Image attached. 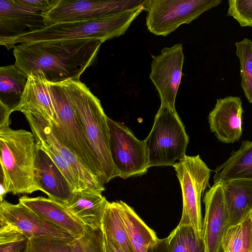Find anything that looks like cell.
I'll return each instance as SVG.
<instances>
[{
    "label": "cell",
    "mask_w": 252,
    "mask_h": 252,
    "mask_svg": "<svg viewBox=\"0 0 252 252\" xmlns=\"http://www.w3.org/2000/svg\"><path fill=\"white\" fill-rule=\"evenodd\" d=\"M110 150L118 176L124 179L146 173L148 158L145 140L138 139L126 126L108 118Z\"/></svg>",
    "instance_id": "9"
},
{
    "label": "cell",
    "mask_w": 252,
    "mask_h": 252,
    "mask_svg": "<svg viewBox=\"0 0 252 252\" xmlns=\"http://www.w3.org/2000/svg\"><path fill=\"white\" fill-rule=\"evenodd\" d=\"M11 113L6 105L0 102V127L10 125L9 116Z\"/></svg>",
    "instance_id": "35"
},
{
    "label": "cell",
    "mask_w": 252,
    "mask_h": 252,
    "mask_svg": "<svg viewBox=\"0 0 252 252\" xmlns=\"http://www.w3.org/2000/svg\"><path fill=\"white\" fill-rule=\"evenodd\" d=\"M58 118V125L51 124L65 145L76 154L101 179L97 158L92 149L63 82L48 81Z\"/></svg>",
    "instance_id": "6"
},
{
    "label": "cell",
    "mask_w": 252,
    "mask_h": 252,
    "mask_svg": "<svg viewBox=\"0 0 252 252\" xmlns=\"http://www.w3.org/2000/svg\"><path fill=\"white\" fill-rule=\"evenodd\" d=\"M0 223L23 233L30 239L52 238L73 241L76 237L40 217L20 202L13 204L5 200L0 204Z\"/></svg>",
    "instance_id": "13"
},
{
    "label": "cell",
    "mask_w": 252,
    "mask_h": 252,
    "mask_svg": "<svg viewBox=\"0 0 252 252\" xmlns=\"http://www.w3.org/2000/svg\"><path fill=\"white\" fill-rule=\"evenodd\" d=\"M73 241L52 238H31L28 252H72Z\"/></svg>",
    "instance_id": "32"
},
{
    "label": "cell",
    "mask_w": 252,
    "mask_h": 252,
    "mask_svg": "<svg viewBox=\"0 0 252 252\" xmlns=\"http://www.w3.org/2000/svg\"><path fill=\"white\" fill-rule=\"evenodd\" d=\"M35 178L41 191L48 198L64 205L69 203L73 192L68 182L50 157L37 145Z\"/></svg>",
    "instance_id": "17"
},
{
    "label": "cell",
    "mask_w": 252,
    "mask_h": 252,
    "mask_svg": "<svg viewBox=\"0 0 252 252\" xmlns=\"http://www.w3.org/2000/svg\"><path fill=\"white\" fill-rule=\"evenodd\" d=\"M189 137L176 109L160 106L152 130L145 140L148 168L173 166L186 156Z\"/></svg>",
    "instance_id": "5"
},
{
    "label": "cell",
    "mask_w": 252,
    "mask_h": 252,
    "mask_svg": "<svg viewBox=\"0 0 252 252\" xmlns=\"http://www.w3.org/2000/svg\"><path fill=\"white\" fill-rule=\"evenodd\" d=\"M108 202L101 194L82 190L73 192L70 201L65 206L83 224L95 229L101 228Z\"/></svg>",
    "instance_id": "21"
},
{
    "label": "cell",
    "mask_w": 252,
    "mask_h": 252,
    "mask_svg": "<svg viewBox=\"0 0 252 252\" xmlns=\"http://www.w3.org/2000/svg\"><path fill=\"white\" fill-rule=\"evenodd\" d=\"M230 226L249 217L252 211V181L235 180L221 182Z\"/></svg>",
    "instance_id": "20"
},
{
    "label": "cell",
    "mask_w": 252,
    "mask_h": 252,
    "mask_svg": "<svg viewBox=\"0 0 252 252\" xmlns=\"http://www.w3.org/2000/svg\"><path fill=\"white\" fill-rule=\"evenodd\" d=\"M72 252H106L102 228L94 229L85 225L84 234L72 242Z\"/></svg>",
    "instance_id": "29"
},
{
    "label": "cell",
    "mask_w": 252,
    "mask_h": 252,
    "mask_svg": "<svg viewBox=\"0 0 252 252\" xmlns=\"http://www.w3.org/2000/svg\"><path fill=\"white\" fill-rule=\"evenodd\" d=\"M173 167L182 189L183 211L178 225H189L197 236L202 238L201 197L209 187L211 170L199 155L185 156Z\"/></svg>",
    "instance_id": "7"
},
{
    "label": "cell",
    "mask_w": 252,
    "mask_h": 252,
    "mask_svg": "<svg viewBox=\"0 0 252 252\" xmlns=\"http://www.w3.org/2000/svg\"><path fill=\"white\" fill-rule=\"evenodd\" d=\"M145 9V4L99 19L58 23L17 37L0 41L9 50L17 44L39 41L95 38L103 42L124 34Z\"/></svg>",
    "instance_id": "3"
},
{
    "label": "cell",
    "mask_w": 252,
    "mask_h": 252,
    "mask_svg": "<svg viewBox=\"0 0 252 252\" xmlns=\"http://www.w3.org/2000/svg\"><path fill=\"white\" fill-rule=\"evenodd\" d=\"M30 241L23 233L0 223V252H28Z\"/></svg>",
    "instance_id": "30"
},
{
    "label": "cell",
    "mask_w": 252,
    "mask_h": 252,
    "mask_svg": "<svg viewBox=\"0 0 252 252\" xmlns=\"http://www.w3.org/2000/svg\"><path fill=\"white\" fill-rule=\"evenodd\" d=\"M8 193L5 178L1 173L0 174V201L4 200L6 194Z\"/></svg>",
    "instance_id": "37"
},
{
    "label": "cell",
    "mask_w": 252,
    "mask_h": 252,
    "mask_svg": "<svg viewBox=\"0 0 252 252\" xmlns=\"http://www.w3.org/2000/svg\"><path fill=\"white\" fill-rule=\"evenodd\" d=\"M21 112L25 116L34 138L51 145L69 164L83 191L101 194L105 188L100 179L65 145L53 126L42 117L29 110Z\"/></svg>",
    "instance_id": "11"
},
{
    "label": "cell",
    "mask_w": 252,
    "mask_h": 252,
    "mask_svg": "<svg viewBox=\"0 0 252 252\" xmlns=\"http://www.w3.org/2000/svg\"><path fill=\"white\" fill-rule=\"evenodd\" d=\"M184 60L183 45L164 47L153 57L149 77L158 92L162 106L175 109V102L182 76Z\"/></svg>",
    "instance_id": "12"
},
{
    "label": "cell",
    "mask_w": 252,
    "mask_h": 252,
    "mask_svg": "<svg viewBox=\"0 0 252 252\" xmlns=\"http://www.w3.org/2000/svg\"><path fill=\"white\" fill-rule=\"evenodd\" d=\"M214 182L235 180L252 181V141H243L239 149L214 170Z\"/></svg>",
    "instance_id": "22"
},
{
    "label": "cell",
    "mask_w": 252,
    "mask_h": 252,
    "mask_svg": "<svg viewBox=\"0 0 252 252\" xmlns=\"http://www.w3.org/2000/svg\"><path fill=\"white\" fill-rule=\"evenodd\" d=\"M227 15L242 27H252V0H229Z\"/></svg>",
    "instance_id": "33"
},
{
    "label": "cell",
    "mask_w": 252,
    "mask_h": 252,
    "mask_svg": "<svg viewBox=\"0 0 252 252\" xmlns=\"http://www.w3.org/2000/svg\"><path fill=\"white\" fill-rule=\"evenodd\" d=\"M29 110L40 115L49 123L58 125V118L49 91L48 81L40 75L27 78L20 103L16 111Z\"/></svg>",
    "instance_id": "19"
},
{
    "label": "cell",
    "mask_w": 252,
    "mask_h": 252,
    "mask_svg": "<svg viewBox=\"0 0 252 252\" xmlns=\"http://www.w3.org/2000/svg\"><path fill=\"white\" fill-rule=\"evenodd\" d=\"M101 228L103 232L109 235L124 252H133L117 201L108 202Z\"/></svg>",
    "instance_id": "25"
},
{
    "label": "cell",
    "mask_w": 252,
    "mask_h": 252,
    "mask_svg": "<svg viewBox=\"0 0 252 252\" xmlns=\"http://www.w3.org/2000/svg\"><path fill=\"white\" fill-rule=\"evenodd\" d=\"M133 252H147L158 238L133 209L122 200L117 201Z\"/></svg>",
    "instance_id": "23"
},
{
    "label": "cell",
    "mask_w": 252,
    "mask_h": 252,
    "mask_svg": "<svg viewBox=\"0 0 252 252\" xmlns=\"http://www.w3.org/2000/svg\"><path fill=\"white\" fill-rule=\"evenodd\" d=\"M36 148L32 132L14 130L9 125L0 127V173L8 193L17 195L41 191L35 178Z\"/></svg>",
    "instance_id": "4"
},
{
    "label": "cell",
    "mask_w": 252,
    "mask_h": 252,
    "mask_svg": "<svg viewBox=\"0 0 252 252\" xmlns=\"http://www.w3.org/2000/svg\"><path fill=\"white\" fill-rule=\"evenodd\" d=\"M221 0H147L146 24L156 35L165 36L184 24H189Z\"/></svg>",
    "instance_id": "8"
},
{
    "label": "cell",
    "mask_w": 252,
    "mask_h": 252,
    "mask_svg": "<svg viewBox=\"0 0 252 252\" xmlns=\"http://www.w3.org/2000/svg\"><path fill=\"white\" fill-rule=\"evenodd\" d=\"M243 113L240 97L228 96L217 99L208 117L211 131L222 143L229 144L238 141L242 133Z\"/></svg>",
    "instance_id": "16"
},
{
    "label": "cell",
    "mask_w": 252,
    "mask_h": 252,
    "mask_svg": "<svg viewBox=\"0 0 252 252\" xmlns=\"http://www.w3.org/2000/svg\"><path fill=\"white\" fill-rule=\"evenodd\" d=\"M27 78L14 64L0 67V102L11 111L19 105Z\"/></svg>",
    "instance_id": "24"
},
{
    "label": "cell",
    "mask_w": 252,
    "mask_h": 252,
    "mask_svg": "<svg viewBox=\"0 0 252 252\" xmlns=\"http://www.w3.org/2000/svg\"><path fill=\"white\" fill-rule=\"evenodd\" d=\"M203 201L205 212L202 238L205 252H221L223 238L230 227L222 183H214L205 192Z\"/></svg>",
    "instance_id": "14"
},
{
    "label": "cell",
    "mask_w": 252,
    "mask_h": 252,
    "mask_svg": "<svg viewBox=\"0 0 252 252\" xmlns=\"http://www.w3.org/2000/svg\"><path fill=\"white\" fill-rule=\"evenodd\" d=\"M146 0H58L42 13L46 26L63 22L99 19L145 4Z\"/></svg>",
    "instance_id": "10"
},
{
    "label": "cell",
    "mask_w": 252,
    "mask_h": 252,
    "mask_svg": "<svg viewBox=\"0 0 252 252\" xmlns=\"http://www.w3.org/2000/svg\"><path fill=\"white\" fill-rule=\"evenodd\" d=\"M147 252H171L167 238L158 239L154 243L151 244Z\"/></svg>",
    "instance_id": "34"
},
{
    "label": "cell",
    "mask_w": 252,
    "mask_h": 252,
    "mask_svg": "<svg viewBox=\"0 0 252 252\" xmlns=\"http://www.w3.org/2000/svg\"><path fill=\"white\" fill-rule=\"evenodd\" d=\"M74 110L98 162L104 185L118 177L110 150L108 117L99 99L80 80L63 82Z\"/></svg>",
    "instance_id": "2"
},
{
    "label": "cell",
    "mask_w": 252,
    "mask_h": 252,
    "mask_svg": "<svg viewBox=\"0 0 252 252\" xmlns=\"http://www.w3.org/2000/svg\"><path fill=\"white\" fill-rule=\"evenodd\" d=\"M37 146L51 158L68 182L72 192L82 191L80 183L67 161L51 145L35 139Z\"/></svg>",
    "instance_id": "31"
},
{
    "label": "cell",
    "mask_w": 252,
    "mask_h": 252,
    "mask_svg": "<svg viewBox=\"0 0 252 252\" xmlns=\"http://www.w3.org/2000/svg\"><path fill=\"white\" fill-rule=\"evenodd\" d=\"M167 238L171 252H205L203 238L189 225H178Z\"/></svg>",
    "instance_id": "27"
},
{
    "label": "cell",
    "mask_w": 252,
    "mask_h": 252,
    "mask_svg": "<svg viewBox=\"0 0 252 252\" xmlns=\"http://www.w3.org/2000/svg\"><path fill=\"white\" fill-rule=\"evenodd\" d=\"M235 45L240 62L241 85L246 97L252 103V41L244 38Z\"/></svg>",
    "instance_id": "28"
},
{
    "label": "cell",
    "mask_w": 252,
    "mask_h": 252,
    "mask_svg": "<svg viewBox=\"0 0 252 252\" xmlns=\"http://www.w3.org/2000/svg\"><path fill=\"white\" fill-rule=\"evenodd\" d=\"M104 235L106 252H124L109 235L104 233Z\"/></svg>",
    "instance_id": "36"
},
{
    "label": "cell",
    "mask_w": 252,
    "mask_h": 252,
    "mask_svg": "<svg viewBox=\"0 0 252 252\" xmlns=\"http://www.w3.org/2000/svg\"><path fill=\"white\" fill-rule=\"evenodd\" d=\"M103 42L85 38L21 43L13 48L14 64L27 78L36 74L52 83L78 80L94 63Z\"/></svg>",
    "instance_id": "1"
},
{
    "label": "cell",
    "mask_w": 252,
    "mask_h": 252,
    "mask_svg": "<svg viewBox=\"0 0 252 252\" xmlns=\"http://www.w3.org/2000/svg\"><path fill=\"white\" fill-rule=\"evenodd\" d=\"M223 252H252V218L230 226L222 242Z\"/></svg>",
    "instance_id": "26"
},
{
    "label": "cell",
    "mask_w": 252,
    "mask_h": 252,
    "mask_svg": "<svg viewBox=\"0 0 252 252\" xmlns=\"http://www.w3.org/2000/svg\"><path fill=\"white\" fill-rule=\"evenodd\" d=\"M42 12L20 0H0V41L46 27Z\"/></svg>",
    "instance_id": "15"
},
{
    "label": "cell",
    "mask_w": 252,
    "mask_h": 252,
    "mask_svg": "<svg viewBox=\"0 0 252 252\" xmlns=\"http://www.w3.org/2000/svg\"><path fill=\"white\" fill-rule=\"evenodd\" d=\"M250 216H251V217H252V212H251V214H250Z\"/></svg>",
    "instance_id": "38"
},
{
    "label": "cell",
    "mask_w": 252,
    "mask_h": 252,
    "mask_svg": "<svg viewBox=\"0 0 252 252\" xmlns=\"http://www.w3.org/2000/svg\"><path fill=\"white\" fill-rule=\"evenodd\" d=\"M21 203L35 214L48 221L70 232L76 238L82 235L85 225L76 219L64 205L49 198L42 196L19 198Z\"/></svg>",
    "instance_id": "18"
}]
</instances>
